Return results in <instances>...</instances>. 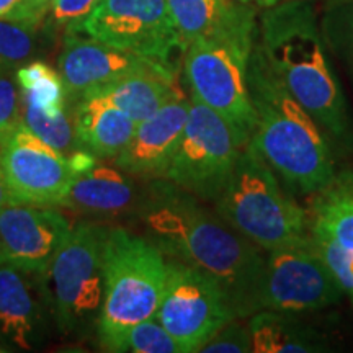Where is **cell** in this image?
Instances as JSON below:
<instances>
[{"instance_id": "6da1fadb", "label": "cell", "mask_w": 353, "mask_h": 353, "mask_svg": "<svg viewBox=\"0 0 353 353\" xmlns=\"http://www.w3.org/2000/svg\"><path fill=\"white\" fill-rule=\"evenodd\" d=\"M154 190L143 219L165 257L218 281L237 319L247 321L259 312L265 250L175 185H159Z\"/></svg>"}, {"instance_id": "7a4b0ae2", "label": "cell", "mask_w": 353, "mask_h": 353, "mask_svg": "<svg viewBox=\"0 0 353 353\" xmlns=\"http://www.w3.org/2000/svg\"><path fill=\"white\" fill-rule=\"evenodd\" d=\"M260 54L317 125L343 148H353V126L342 85L325 51L314 8L306 0L268 7L257 28Z\"/></svg>"}, {"instance_id": "3957f363", "label": "cell", "mask_w": 353, "mask_h": 353, "mask_svg": "<svg viewBox=\"0 0 353 353\" xmlns=\"http://www.w3.org/2000/svg\"><path fill=\"white\" fill-rule=\"evenodd\" d=\"M249 94L257 125L249 143L291 192L316 195L335 182V165L321 126L286 90L260 54L249 61Z\"/></svg>"}, {"instance_id": "277c9868", "label": "cell", "mask_w": 353, "mask_h": 353, "mask_svg": "<svg viewBox=\"0 0 353 353\" xmlns=\"http://www.w3.org/2000/svg\"><path fill=\"white\" fill-rule=\"evenodd\" d=\"M167 257L152 239L123 228L105 241V298L97 334L100 347L120 350L128 330L157 314L165 290Z\"/></svg>"}, {"instance_id": "5b68a950", "label": "cell", "mask_w": 353, "mask_h": 353, "mask_svg": "<svg viewBox=\"0 0 353 353\" xmlns=\"http://www.w3.org/2000/svg\"><path fill=\"white\" fill-rule=\"evenodd\" d=\"M214 211L265 252L296 244L311 234L307 211L285 192L280 176L250 143L242 148Z\"/></svg>"}, {"instance_id": "8992f818", "label": "cell", "mask_w": 353, "mask_h": 353, "mask_svg": "<svg viewBox=\"0 0 353 353\" xmlns=\"http://www.w3.org/2000/svg\"><path fill=\"white\" fill-rule=\"evenodd\" d=\"M257 41L255 12L183 50V72L192 97L226 118L250 139L257 125L249 94V61Z\"/></svg>"}, {"instance_id": "52a82bcc", "label": "cell", "mask_w": 353, "mask_h": 353, "mask_svg": "<svg viewBox=\"0 0 353 353\" xmlns=\"http://www.w3.org/2000/svg\"><path fill=\"white\" fill-rule=\"evenodd\" d=\"M108 228L72 226L48 270L52 319L64 335L97 329L105 298V241Z\"/></svg>"}, {"instance_id": "ba28073f", "label": "cell", "mask_w": 353, "mask_h": 353, "mask_svg": "<svg viewBox=\"0 0 353 353\" xmlns=\"http://www.w3.org/2000/svg\"><path fill=\"white\" fill-rule=\"evenodd\" d=\"M249 141L226 118L190 97L187 125L164 179L198 200L214 203Z\"/></svg>"}, {"instance_id": "9c48e42d", "label": "cell", "mask_w": 353, "mask_h": 353, "mask_svg": "<svg viewBox=\"0 0 353 353\" xmlns=\"http://www.w3.org/2000/svg\"><path fill=\"white\" fill-rule=\"evenodd\" d=\"M343 294L311 234L296 244L265 252L260 311L314 312L337 304Z\"/></svg>"}, {"instance_id": "30bf717a", "label": "cell", "mask_w": 353, "mask_h": 353, "mask_svg": "<svg viewBox=\"0 0 353 353\" xmlns=\"http://www.w3.org/2000/svg\"><path fill=\"white\" fill-rule=\"evenodd\" d=\"M70 32L165 65H174L172 56L182 51L167 0H100Z\"/></svg>"}, {"instance_id": "8fae6325", "label": "cell", "mask_w": 353, "mask_h": 353, "mask_svg": "<svg viewBox=\"0 0 353 353\" xmlns=\"http://www.w3.org/2000/svg\"><path fill=\"white\" fill-rule=\"evenodd\" d=\"M165 290L156 317L185 353L200 352L234 316L219 283L198 268L167 259Z\"/></svg>"}, {"instance_id": "7c38bea8", "label": "cell", "mask_w": 353, "mask_h": 353, "mask_svg": "<svg viewBox=\"0 0 353 353\" xmlns=\"http://www.w3.org/2000/svg\"><path fill=\"white\" fill-rule=\"evenodd\" d=\"M0 164L13 201L28 205L59 206L76 176L68 156L38 138L23 121L0 148Z\"/></svg>"}, {"instance_id": "4fadbf2b", "label": "cell", "mask_w": 353, "mask_h": 353, "mask_svg": "<svg viewBox=\"0 0 353 353\" xmlns=\"http://www.w3.org/2000/svg\"><path fill=\"white\" fill-rule=\"evenodd\" d=\"M50 316L48 273L0 262V343L32 350L41 343Z\"/></svg>"}, {"instance_id": "5bb4252c", "label": "cell", "mask_w": 353, "mask_h": 353, "mask_svg": "<svg viewBox=\"0 0 353 353\" xmlns=\"http://www.w3.org/2000/svg\"><path fill=\"white\" fill-rule=\"evenodd\" d=\"M70 229L57 206L8 203L0 208V262L48 273Z\"/></svg>"}, {"instance_id": "9a60e30c", "label": "cell", "mask_w": 353, "mask_h": 353, "mask_svg": "<svg viewBox=\"0 0 353 353\" xmlns=\"http://www.w3.org/2000/svg\"><path fill=\"white\" fill-rule=\"evenodd\" d=\"M152 68H175L148 57L138 56L101 43L95 38H83L79 33H68L64 46L57 59V72L63 77L70 95H83L87 92L108 85L130 74Z\"/></svg>"}, {"instance_id": "2e32d148", "label": "cell", "mask_w": 353, "mask_h": 353, "mask_svg": "<svg viewBox=\"0 0 353 353\" xmlns=\"http://www.w3.org/2000/svg\"><path fill=\"white\" fill-rule=\"evenodd\" d=\"M190 97L183 95L136 125L126 148L114 157L123 172L145 179H164L188 120Z\"/></svg>"}, {"instance_id": "e0dca14e", "label": "cell", "mask_w": 353, "mask_h": 353, "mask_svg": "<svg viewBox=\"0 0 353 353\" xmlns=\"http://www.w3.org/2000/svg\"><path fill=\"white\" fill-rule=\"evenodd\" d=\"M83 95L103 97L136 123H141L185 94L176 81L175 68H152L130 74Z\"/></svg>"}, {"instance_id": "ac0fdd59", "label": "cell", "mask_w": 353, "mask_h": 353, "mask_svg": "<svg viewBox=\"0 0 353 353\" xmlns=\"http://www.w3.org/2000/svg\"><path fill=\"white\" fill-rule=\"evenodd\" d=\"M134 185L120 167L95 162L74 176L59 206L94 216H117L134 201Z\"/></svg>"}, {"instance_id": "d6986e66", "label": "cell", "mask_w": 353, "mask_h": 353, "mask_svg": "<svg viewBox=\"0 0 353 353\" xmlns=\"http://www.w3.org/2000/svg\"><path fill=\"white\" fill-rule=\"evenodd\" d=\"M77 141L95 157H117L130 143L136 123L100 95H82L74 112Z\"/></svg>"}, {"instance_id": "ffe728a7", "label": "cell", "mask_w": 353, "mask_h": 353, "mask_svg": "<svg viewBox=\"0 0 353 353\" xmlns=\"http://www.w3.org/2000/svg\"><path fill=\"white\" fill-rule=\"evenodd\" d=\"M255 353H317L327 350L319 332L293 312L263 311L247 319Z\"/></svg>"}, {"instance_id": "44dd1931", "label": "cell", "mask_w": 353, "mask_h": 353, "mask_svg": "<svg viewBox=\"0 0 353 353\" xmlns=\"http://www.w3.org/2000/svg\"><path fill=\"white\" fill-rule=\"evenodd\" d=\"M182 52L190 43L223 32L254 10L237 0H167Z\"/></svg>"}, {"instance_id": "7402d4cb", "label": "cell", "mask_w": 353, "mask_h": 353, "mask_svg": "<svg viewBox=\"0 0 353 353\" xmlns=\"http://www.w3.org/2000/svg\"><path fill=\"white\" fill-rule=\"evenodd\" d=\"M15 82L20 97L48 117H56L68 110V88L63 77L43 61H30L17 69Z\"/></svg>"}, {"instance_id": "603a6c76", "label": "cell", "mask_w": 353, "mask_h": 353, "mask_svg": "<svg viewBox=\"0 0 353 353\" xmlns=\"http://www.w3.org/2000/svg\"><path fill=\"white\" fill-rule=\"evenodd\" d=\"M307 214L311 231L325 234L353 252V200L350 196L330 185L316 193Z\"/></svg>"}, {"instance_id": "cb8c5ba5", "label": "cell", "mask_w": 353, "mask_h": 353, "mask_svg": "<svg viewBox=\"0 0 353 353\" xmlns=\"http://www.w3.org/2000/svg\"><path fill=\"white\" fill-rule=\"evenodd\" d=\"M21 118L38 138L63 152L64 156H70L72 152L82 149L77 141L74 113L70 114L69 110H64L56 117H48L39 112L34 105L21 100Z\"/></svg>"}, {"instance_id": "d4e9b609", "label": "cell", "mask_w": 353, "mask_h": 353, "mask_svg": "<svg viewBox=\"0 0 353 353\" xmlns=\"http://www.w3.org/2000/svg\"><path fill=\"white\" fill-rule=\"evenodd\" d=\"M37 30L21 20L0 19V74L28 63L37 50Z\"/></svg>"}, {"instance_id": "484cf974", "label": "cell", "mask_w": 353, "mask_h": 353, "mask_svg": "<svg viewBox=\"0 0 353 353\" xmlns=\"http://www.w3.org/2000/svg\"><path fill=\"white\" fill-rule=\"evenodd\" d=\"M118 352L132 353H185L156 316L149 317L128 330Z\"/></svg>"}, {"instance_id": "4316f807", "label": "cell", "mask_w": 353, "mask_h": 353, "mask_svg": "<svg viewBox=\"0 0 353 353\" xmlns=\"http://www.w3.org/2000/svg\"><path fill=\"white\" fill-rule=\"evenodd\" d=\"M329 39L353 82V3L342 6L330 15Z\"/></svg>"}, {"instance_id": "83f0119b", "label": "cell", "mask_w": 353, "mask_h": 353, "mask_svg": "<svg viewBox=\"0 0 353 353\" xmlns=\"http://www.w3.org/2000/svg\"><path fill=\"white\" fill-rule=\"evenodd\" d=\"M245 319H231L200 348L206 353H249L252 352V337Z\"/></svg>"}, {"instance_id": "f1b7e54d", "label": "cell", "mask_w": 353, "mask_h": 353, "mask_svg": "<svg viewBox=\"0 0 353 353\" xmlns=\"http://www.w3.org/2000/svg\"><path fill=\"white\" fill-rule=\"evenodd\" d=\"M21 121L23 118L19 85L7 74H0V148Z\"/></svg>"}, {"instance_id": "f546056e", "label": "cell", "mask_w": 353, "mask_h": 353, "mask_svg": "<svg viewBox=\"0 0 353 353\" xmlns=\"http://www.w3.org/2000/svg\"><path fill=\"white\" fill-rule=\"evenodd\" d=\"M99 2L100 0H54L46 21L56 28H64L68 33L76 28Z\"/></svg>"}, {"instance_id": "4dcf8cb0", "label": "cell", "mask_w": 353, "mask_h": 353, "mask_svg": "<svg viewBox=\"0 0 353 353\" xmlns=\"http://www.w3.org/2000/svg\"><path fill=\"white\" fill-rule=\"evenodd\" d=\"M52 2L54 0H21L20 7L8 19L21 20L25 23H30L39 28V25L46 20Z\"/></svg>"}, {"instance_id": "1f68e13d", "label": "cell", "mask_w": 353, "mask_h": 353, "mask_svg": "<svg viewBox=\"0 0 353 353\" xmlns=\"http://www.w3.org/2000/svg\"><path fill=\"white\" fill-rule=\"evenodd\" d=\"M332 185L353 200V169L342 172L341 175L335 176V182Z\"/></svg>"}, {"instance_id": "d6a6232c", "label": "cell", "mask_w": 353, "mask_h": 353, "mask_svg": "<svg viewBox=\"0 0 353 353\" xmlns=\"http://www.w3.org/2000/svg\"><path fill=\"white\" fill-rule=\"evenodd\" d=\"M12 201H13L12 193L10 190H8V185L6 182V175H3L2 164H0V208H3V206H7L8 203Z\"/></svg>"}, {"instance_id": "836d02e7", "label": "cell", "mask_w": 353, "mask_h": 353, "mask_svg": "<svg viewBox=\"0 0 353 353\" xmlns=\"http://www.w3.org/2000/svg\"><path fill=\"white\" fill-rule=\"evenodd\" d=\"M20 3L21 0H0V19H8L20 7Z\"/></svg>"}, {"instance_id": "e575fe53", "label": "cell", "mask_w": 353, "mask_h": 353, "mask_svg": "<svg viewBox=\"0 0 353 353\" xmlns=\"http://www.w3.org/2000/svg\"><path fill=\"white\" fill-rule=\"evenodd\" d=\"M237 2L245 3V6H252V3H255V6H262L268 8V7L276 6V3L280 2H285V0H237Z\"/></svg>"}, {"instance_id": "d590c367", "label": "cell", "mask_w": 353, "mask_h": 353, "mask_svg": "<svg viewBox=\"0 0 353 353\" xmlns=\"http://www.w3.org/2000/svg\"><path fill=\"white\" fill-rule=\"evenodd\" d=\"M350 267H352V273H353V252H352V263H350ZM352 301H353V296H352Z\"/></svg>"}]
</instances>
